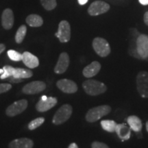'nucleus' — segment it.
I'll return each instance as SVG.
<instances>
[{
  "mask_svg": "<svg viewBox=\"0 0 148 148\" xmlns=\"http://www.w3.org/2000/svg\"><path fill=\"white\" fill-rule=\"evenodd\" d=\"M33 75L32 71L30 70L23 69V68H15L13 77L20 79H25L31 77Z\"/></svg>",
  "mask_w": 148,
  "mask_h": 148,
  "instance_id": "nucleus-21",
  "label": "nucleus"
},
{
  "mask_svg": "<svg viewBox=\"0 0 148 148\" xmlns=\"http://www.w3.org/2000/svg\"><path fill=\"white\" fill-rule=\"evenodd\" d=\"M27 107L26 99H21L14 102L7 108L5 113L8 116H14L23 112Z\"/></svg>",
  "mask_w": 148,
  "mask_h": 148,
  "instance_id": "nucleus-9",
  "label": "nucleus"
},
{
  "mask_svg": "<svg viewBox=\"0 0 148 148\" xmlns=\"http://www.w3.org/2000/svg\"><path fill=\"white\" fill-rule=\"evenodd\" d=\"M7 54H8L9 58L10 60L16 61V62H18V61L22 60V54L20 53L18 51L15 50H13V49H10L7 51Z\"/></svg>",
  "mask_w": 148,
  "mask_h": 148,
  "instance_id": "nucleus-27",
  "label": "nucleus"
},
{
  "mask_svg": "<svg viewBox=\"0 0 148 148\" xmlns=\"http://www.w3.org/2000/svg\"><path fill=\"white\" fill-rule=\"evenodd\" d=\"M138 1H139L140 4L143 5H148V0H138Z\"/></svg>",
  "mask_w": 148,
  "mask_h": 148,
  "instance_id": "nucleus-33",
  "label": "nucleus"
},
{
  "mask_svg": "<svg viewBox=\"0 0 148 148\" xmlns=\"http://www.w3.org/2000/svg\"><path fill=\"white\" fill-rule=\"evenodd\" d=\"M117 123L113 120H102L101 121V126L103 130L108 132H114Z\"/></svg>",
  "mask_w": 148,
  "mask_h": 148,
  "instance_id": "nucleus-22",
  "label": "nucleus"
},
{
  "mask_svg": "<svg viewBox=\"0 0 148 148\" xmlns=\"http://www.w3.org/2000/svg\"><path fill=\"white\" fill-rule=\"evenodd\" d=\"M6 80L9 81L11 83H18V82H21L22 81H23V79H20V78H16V77H14L13 76H11L9 77L8 78L5 79Z\"/></svg>",
  "mask_w": 148,
  "mask_h": 148,
  "instance_id": "nucleus-30",
  "label": "nucleus"
},
{
  "mask_svg": "<svg viewBox=\"0 0 148 148\" xmlns=\"http://www.w3.org/2000/svg\"><path fill=\"white\" fill-rule=\"evenodd\" d=\"M110 6L108 3L103 1H95L89 5L88 13L90 16H97L104 14L110 10Z\"/></svg>",
  "mask_w": 148,
  "mask_h": 148,
  "instance_id": "nucleus-6",
  "label": "nucleus"
},
{
  "mask_svg": "<svg viewBox=\"0 0 148 148\" xmlns=\"http://www.w3.org/2000/svg\"><path fill=\"white\" fill-rule=\"evenodd\" d=\"M3 74H1V75L0 78L1 79H5L9 77L13 76V74L14 73L15 68L10 65H5L3 67Z\"/></svg>",
  "mask_w": 148,
  "mask_h": 148,
  "instance_id": "nucleus-24",
  "label": "nucleus"
},
{
  "mask_svg": "<svg viewBox=\"0 0 148 148\" xmlns=\"http://www.w3.org/2000/svg\"><path fill=\"white\" fill-rule=\"evenodd\" d=\"M34 143L27 138H21L13 140L9 144V148H32Z\"/></svg>",
  "mask_w": 148,
  "mask_h": 148,
  "instance_id": "nucleus-17",
  "label": "nucleus"
},
{
  "mask_svg": "<svg viewBox=\"0 0 148 148\" xmlns=\"http://www.w3.org/2000/svg\"><path fill=\"white\" fill-rule=\"evenodd\" d=\"M3 69H0V75L3 74Z\"/></svg>",
  "mask_w": 148,
  "mask_h": 148,
  "instance_id": "nucleus-38",
  "label": "nucleus"
},
{
  "mask_svg": "<svg viewBox=\"0 0 148 148\" xmlns=\"http://www.w3.org/2000/svg\"><path fill=\"white\" fill-rule=\"evenodd\" d=\"M111 108L108 105H101L90 108L86 114L85 119L89 123H93L110 112Z\"/></svg>",
  "mask_w": 148,
  "mask_h": 148,
  "instance_id": "nucleus-2",
  "label": "nucleus"
},
{
  "mask_svg": "<svg viewBox=\"0 0 148 148\" xmlns=\"http://www.w3.org/2000/svg\"><path fill=\"white\" fill-rule=\"evenodd\" d=\"M143 20H144V22H145V23L148 26V11H147V12L144 14Z\"/></svg>",
  "mask_w": 148,
  "mask_h": 148,
  "instance_id": "nucleus-31",
  "label": "nucleus"
},
{
  "mask_svg": "<svg viewBox=\"0 0 148 148\" xmlns=\"http://www.w3.org/2000/svg\"><path fill=\"white\" fill-rule=\"evenodd\" d=\"M27 32V27L25 25H22L18 27V30L16 31L15 35V40L16 43L19 44L23 42V40L25 38V34Z\"/></svg>",
  "mask_w": 148,
  "mask_h": 148,
  "instance_id": "nucleus-23",
  "label": "nucleus"
},
{
  "mask_svg": "<svg viewBox=\"0 0 148 148\" xmlns=\"http://www.w3.org/2000/svg\"><path fill=\"white\" fill-rule=\"evenodd\" d=\"M127 123L130 127L135 132H140L143 127V123L138 116L135 115L129 116L127 119Z\"/></svg>",
  "mask_w": 148,
  "mask_h": 148,
  "instance_id": "nucleus-19",
  "label": "nucleus"
},
{
  "mask_svg": "<svg viewBox=\"0 0 148 148\" xmlns=\"http://www.w3.org/2000/svg\"><path fill=\"white\" fill-rule=\"evenodd\" d=\"M56 86L61 91L64 92V93H75L77 90V86L76 83L71 80V79H60L57 82Z\"/></svg>",
  "mask_w": 148,
  "mask_h": 148,
  "instance_id": "nucleus-11",
  "label": "nucleus"
},
{
  "mask_svg": "<svg viewBox=\"0 0 148 148\" xmlns=\"http://www.w3.org/2000/svg\"><path fill=\"white\" fill-rule=\"evenodd\" d=\"M68 148H78V146H77V145L76 143H71L69 145V147H68Z\"/></svg>",
  "mask_w": 148,
  "mask_h": 148,
  "instance_id": "nucleus-35",
  "label": "nucleus"
},
{
  "mask_svg": "<svg viewBox=\"0 0 148 148\" xmlns=\"http://www.w3.org/2000/svg\"><path fill=\"white\" fill-rule=\"evenodd\" d=\"M58 102L56 97H47L45 100L40 99L36 105V109L38 112H46L54 107Z\"/></svg>",
  "mask_w": 148,
  "mask_h": 148,
  "instance_id": "nucleus-13",
  "label": "nucleus"
},
{
  "mask_svg": "<svg viewBox=\"0 0 148 148\" xmlns=\"http://www.w3.org/2000/svg\"><path fill=\"white\" fill-rule=\"evenodd\" d=\"M43 8L47 10H52L57 5L56 0H40Z\"/></svg>",
  "mask_w": 148,
  "mask_h": 148,
  "instance_id": "nucleus-25",
  "label": "nucleus"
},
{
  "mask_svg": "<svg viewBox=\"0 0 148 148\" xmlns=\"http://www.w3.org/2000/svg\"><path fill=\"white\" fill-rule=\"evenodd\" d=\"M11 88H12V85L10 84L1 83V84H0V94L8 91L9 90L11 89Z\"/></svg>",
  "mask_w": 148,
  "mask_h": 148,
  "instance_id": "nucleus-28",
  "label": "nucleus"
},
{
  "mask_svg": "<svg viewBox=\"0 0 148 148\" xmlns=\"http://www.w3.org/2000/svg\"><path fill=\"white\" fill-rule=\"evenodd\" d=\"M136 88L140 97H148V72L140 71L136 76Z\"/></svg>",
  "mask_w": 148,
  "mask_h": 148,
  "instance_id": "nucleus-5",
  "label": "nucleus"
},
{
  "mask_svg": "<svg viewBox=\"0 0 148 148\" xmlns=\"http://www.w3.org/2000/svg\"><path fill=\"white\" fill-rule=\"evenodd\" d=\"M5 46L4 44L0 43V54H1V53L5 50Z\"/></svg>",
  "mask_w": 148,
  "mask_h": 148,
  "instance_id": "nucleus-32",
  "label": "nucleus"
},
{
  "mask_svg": "<svg viewBox=\"0 0 148 148\" xmlns=\"http://www.w3.org/2000/svg\"><path fill=\"white\" fill-rule=\"evenodd\" d=\"M22 61L25 66L30 69H34L39 65L38 58L28 51H25L22 53Z\"/></svg>",
  "mask_w": 148,
  "mask_h": 148,
  "instance_id": "nucleus-16",
  "label": "nucleus"
},
{
  "mask_svg": "<svg viewBox=\"0 0 148 148\" xmlns=\"http://www.w3.org/2000/svg\"><path fill=\"white\" fill-rule=\"evenodd\" d=\"M73 108L71 105L64 104L56 111L53 116L52 123L55 125H60L64 123L71 116Z\"/></svg>",
  "mask_w": 148,
  "mask_h": 148,
  "instance_id": "nucleus-4",
  "label": "nucleus"
},
{
  "mask_svg": "<svg viewBox=\"0 0 148 148\" xmlns=\"http://www.w3.org/2000/svg\"><path fill=\"white\" fill-rule=\"evenodd\" d=\"M1 23L5 29H10L14 25V14L10 8H6L3 11L1 15Z\"/></svg>",
  "mask_w": 148,
  "mask_h": 148,
  "instance_id": "nucleus-14",
  "label": "nucleus"
},
{
  "mask_svg": "<svg viewBox=\"0 0 148 148\" xmlns=\"http://www.w3.org/2000/svg\"><path fill=\"white\" fill-rule=\"evenodd\" d=\"M47 98V97L46 95H43V96H42L41 97V99H43V100H45V99H46Z\"/></svg>",
  "mask_w": 148,
  "mask_h": 148,
  "instance_id": "nucleus-36",
  "label": "nucleus"
},
{
  "mask_svg": "<svg viewBox=\"0 0 148 148\" xmlns=\"http://www.w3.org/2000/svg\"><path fill=\"white\" fill-rule=\"evenodd\" d=\"M45 121V119L43 117H38L30 121L28 124V128L30 130H33L41 125Z\"/></svg>",
  "mask_w": 148,
  "mask_h": 148,
  "instance_id": "nucleus-26",
  "label": "nucleus"
},
{
  "mask_svg": "<svg viewBox=\"0 0 148 148\" xmlns=\"http://www.w3.org/2000/svg\"><path fill=\"white\" fill-rule=\"evenodd\" d=\"M69 56L67 53H61L54 68V72L57 74H62L64 73L68 69L69 65Z\"/></svg>",
  "mask_w": 148,
  "mask_h": 148,
  "instance_id": "nucleus-12",
  "label": "nucleus"
},
{
  "mask_svg": "<svg viewBox=\"0 0 148 148\" xmlns=\"http://www.w3.org/2000/svg\"><path fill=\"white\" fill-rule=\"evenodd\" d=\"M136 51L142 59L148 58V35L140 34L136 39Z\"/></svg>",
  "mask_w": 148,
  "mask_h": 148,
  "instance_id": "nucleus-8",
  "label": "nucleus"
},
{
  "mask_svg": "<svg viewBox=\"0 0 148 148\" xmlns=\"http://www.w3.org/2000/svg\"><path fill=\"white\" fill-rule=\"evenodd\" d=\"M145 125H146V130H147V132H148V121H147V122H146Z\"/></svg>",
  "mask_w": 148,
  "mask_h": 148,
  "instance_id": "nucleus-37",
  "label": "nucleus"
},
{
  "mask_svg": "<svg viewBox=\"0 0 148 148\" xmlns=\"http://www.w3.org/2000/svg\"><path fill=\"white\" fill-rule=\"evenodd\" d=\"M82 87L86 94L92 96L101 95L107 90L106 86L103 82L91 79L84 81Z\"/></svg>",
  "mask_w": 148,
  "mask_h": 148,
  "instance_id": "nucleus-1",
  "label": "nucleus"
},
{
  "mask_svg": "<svg viewBox=\"0 0 148 148\" xmlns=\"http://www.w3.org/2000/svg\"><path fill=\"white\" fill-rule=\"evenodd\" d=\"M92 148H110L106 143H102V142L94 141L91 144Z\"/></svg>",
  "mask_w": 148,
  "mask_h": 148,
  "instance_id": "nucleus-29",
  "label": "nucleus"
},
{
  "mask_svg": "<svg viewBox=\"0 0 148 148\" xmlns=\"http://www.w3.org/2000/svg\"><path fill=\"white\" fill-rule=\"evenodd\" d=\"M61 42H67L71 38V27L67 21H62L58 25V32L55 34Z\"/></svg>",
  "mask_w": 148,
  "mask_h": 148,
  "instance_id": "nucleus-7",
  "label": "nucleus"
},
{
  "mask_svg": "<svg viewBox=\"0 0 148 148\" xmlns=\"http://www.w3.org/2000/svg\"><path fill=\"white\" fill-rule=\"evenodd\" d=\"M115 132L119 138L122 140V141H123V140H128L130 138L131 128L125 123H120L116 125Z\"/></svg>",
  "mask_w": 148,
  "mask_h": 148,
  "instance_id": "nucleus-18",
  "label": "nucleus"
},
{
  "mask_svg": "<svg viewBox=\"0 0 148 148\" xmlns=\"http://www.w3.org/2000/svg\"><path fill=\"white\" fill-rule=\"evenodd\" d=\"M92 45L93 49L99 56L104 58L110 53V46L105 38L96 37L92 40Z\"/></svg>",
  "mask_w": 148,
  "mask_h": 148,
  "instance_id": "nucleus-3",
  "label": "nucleus"
},
{
  "mask_svg": "<svg viewBox=\"0 0 148 148\" xmlns=\"http://www.w3.org/2000/svg\"><path fill=\"white\" fill-rule=\"evenodd\" d=\"M46 88V84L41 81H34L25 84L22 88L23 93L27 95H34L43 91Z\"/></svg>",
  "mask_w": 148,
  "mask_h": 148,
  "instance_id": "nucleus-10",
  "label": "nucleus"
},
{
  "mask_svg": "<svg viewBox=\"0 0 148 148\" xmlns=\"http://www.w3.org/2000/svg\"><path fill=\"white\" fill-rule=\"evenodd\" d=\"M26 22L31 27H40L43 23V20L42 17L38 14H29L27 16Z\"/></svg>",
  "mask_w": 148,
  "mask_h": 148,
  "instance_id": "nucleus-20",
  "label": "nucleus"
},
{
  "mask_svg": "<svg viewBox=\"0 0 148 148\" xmlns=\"http://www.w3.org/2000/svg\"><path fill=\"white\" fill-rule=\"evenodd\" d=\"M77 1H78V3H79V5H82L86 4V3L88 2V0H77Z\"/></svg>",
  "mask_w": 148,
  "mask_h": 148,
  "instance_id": "nucleus-34",
  "label": "nucleus"
},
{
  "mask_svg": "<svg viewBox=\"0 0 148 148\" xmlns=\"http://www.w3.org/2000/svg\"><path fill=\"white\" fill-rule=\"evenodd\" d=\"M101 67V64L99 62L93 61L90 64L85 66L83 69L82 73L84 77H87V78H90V77H94L99 73Z\"/></svg>",
  "mask_w": 148,
  "mask_h": 148,
  "instance_id": "nucleus-15",
  "label": "nucleus"
}]
</instances>
